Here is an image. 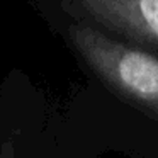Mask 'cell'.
Returning a JSON list of instances; mask_svg holds the SVG:
<instances>
[{
	"label": "cell",
	"mask_w": 158,
	"mask_h": 158,
	"mask_svg": "<svg viewBox=\"0 0 158 158\" xmlns=\"http://www.w3.org/2000/svg\"><path fill=\"white\" fill-rule=\"evenodd\" d=\"M100 26L158 49V0H75Z\"/></svg>",
	"instance_id": "obj_2"
},
{
	"label": "cell",
	"mask_w": 158,
	"mask_h": 158,
	"mask_svg": "<svg viewBox=\"0 0 158 158\" xmlns=\"http://www.w3.org/2000/svg\"><path fill=\"white\" fill-rule=\"evenodd\" d=\"M68 36L89 68L114 94L158 119V56L109 38L87 24H72Z\"/></svg>",
	"instance_id": "obj_1"
}]
</instances>
